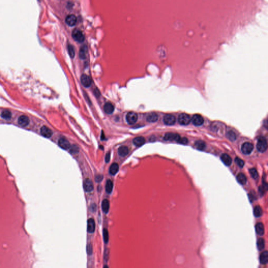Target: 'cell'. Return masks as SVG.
<instances>
[{
	"label": "cell",
	"instance_id": "6da1fadb",
	"mask_svg": "<svg viewBox=\"0 0 268 268\" xmlns=\"http://www.w3.org/2000/svg\"><path fill=\"white\" fill-rule=\"evenodd\" d=\"M257 148L260 152H264L267 149V141L264 137H260L258 140L257 143Z\"/></svg>",
	"mask_w": 268,
	"mask_h": 268
},
{
	"label": "cell",
	"instance_id": "7a4b0ae2",
	"mask_svg": "<svg viewBox=\"0 0 268 268\" xmlns=\"http://www.w3.org/2000/svg\"><path fill=\"white\" fill-rule=\"evenodd\" d=\"M191 121L190 116L186 113H182L178 117V122L182 125H187Z\"/></svg>",
	"mask_w": 268,
	"mask_h": 268
},
{
	"label": "cell",
	"instance_id": "3957f363",
	"mask_svg": "<svg viewBox=\"0 0 268 268\" xmlns=\"http://www.w3.org/2000/svg\"><path fill=\"white\" fill-rule=\"evenodd\" d=\"M72 36L75 41L79 42H82L85 39L84 34L82 32V31L78 29H75L73 31L72 33Z\"/></svg>",
	"mask_w": 268,
	"mask_h": 268
},
{
	"label": "cell",
	"instance_id": "277c9868",
	"mask_svg": "<svg viewBox=\"0 0 268 268\" xmlns=\"http://www.w3.org/2000/svg\"><path fill=\"white\" fill-rule=\"evenodd\" d=\"M253 149V145L249 142H246L241 146V151L245 155H249Z\"/></svg>",
	"mask_w": 268,
	"mask_h": 268
},
{
	"label": "cell",
	"instance_id": "5b68a950",
	"mask_svg": "<svg viewBox=\"0 0 268 268\" xmlns=\"http://www.w3.org/2000/svg\"><path fill=\"white\" fill-rule=\"evenodd\" d=\"M138 115L137 113L134 112H130L128 113L126 116V119L127 123L130 125L134 124L137 121Z\"/></svg>",
	"mask_w": 268,
	"mask_h": 268
},
{
	"label": "cell",
	"instance_id": "8992f818",
	"mask_svg": "<svg viewBox=\"0 0 268 268\" xmlns=\"http://www.w3.org/2000/svg\"><path fill=\"white\" fill-rule=\"evenodd\" d=\"M164 122L167 125H173L175 124L176 119L174 115L172 114H166L164 117Z\"/></svg>",
	"mask_w": 268,
	"mask_h": 268
},
{
	"label": "cell",
	"instance_id": "52a82bcc",
	"mask_svg": "<svg viewBox=\"0 0 268 268\" xmlns=\"http://www.w3.org/2000/svg\"><path fill=\"white\" fill-rule=\"evenodd\" d=\"M81 82L84 87L88 88L91 86L92 80L89 75L83 74L81 76Z\"/></svg>",
	"mask_w": 268,
	"mask_h": 268
},
{
	"label": "cell",
	"instance_id": "ba28073f",
	"mask_svg": "<svg viewBox=\"0 0 268 268\" xmlns=\"http://www.w3.org/2000/svg\"><path fill=\"white\" fill-rule=\"evenodd\" d=\"M191 121L192 123L195 126H201L204 123V118L203 117L199 114H195L192 117Z\"/></svg>",
	"mask_w": 268,
	"mask_h": 268
},
{
	"label": "cell",
	"instance_id": "9c48e42d",
	"mask_svg": "<svg viewBox=\"0 0 268 268\" xmlns=\"http://www.w3.org/2000/svg\"><path fill=\"white\" fill-rule=\"evenodd\" d=\"M181 136L179 134L176 133H167V134H165V137L164 138V140H169V141H178L180 139Z\"/></svg>",
	"mask_w": 268,
	"mask_h": 268
},
{
	"label": "cell",
	"instance_id": "30bf717a",
	"mask_svg": "<svg viewBox=\"0 0 268 268\" xmlns=\"http://www.w3.org/2000/svg\"><path fill=\"white\" fill-rule=\"evenodd\" d=\"M83 188L85 192H91L93 190V184L89 179H87L83 182Z\"/></svg>",
	"mask_w": 268,
	"mask_h": 268
},
{
	"label": "cell",
	"instance_id": "8fae6325",
	"mask_svg": "<svg viewBox=\"0 0 268 268\" xmlns=\"http://www.w3.org/2000/svg\"><path fill=\"white\" fill-rule=\"evenodd\" d=\"M58 145L60 147L64 150H67L70 147L69 141L65 138H61L58 140Z\"/></svg>",
	"mask_w": 268,
	"mask_h": 268
},
{
	"label": "cell",
	"instance_id": "7c38bea8",
	"mask_svg": "<svg viewBox=\"0 0 268 268\" xmlns=\"http://www.w3.org/2000/svg\"><path fill=\"white\" fill-rule=\"evenodd\" d=\"M18 123L20 125L23 127L27 126L30 123L29 118L25 115L21 116L18 119Z\"/></svg>",
	"mask_w": 268,
	"mask_h": 268
},
{
	"label": "cell",
	"instance_id": "4fadbf2b",
	"mask_svg": "<svg viewBox=\"0 0 268 268\" xmlns=\"http://www.w3.org/2000/svg\"><path fill=\"white\" fill-rule=\"evenodd\" d=\"M40 133L46 138H50L52 135V131L48 127L44 126L40 129Z\"/></svg>",
	"mask_w": 268,
	"mask_h": 268
},
{
	"label": "cell",
	"instance_id": "5bb4252c",
	"mask_svg": "<svg viewBox=\"0 0 268 268\" xmlns=\"http://www.w3.org/2000/svg\"><path fill=\"white\" fill-rule=\"evenodd\" d=\"M66 22L70 26H74L76 23V17L74 15H68L66 18Z\"/></svg>",
	"mask_w": 268,
	"mask_h": 268
},
{
	"label": "cell",
	"instance_id": "9a60e30c",
	"mask_svg": "<svg viewBox=\"0 0 268 268\" xmlns=\"http://www.w3.org/2000/svg\"><path fill=\"white\" fill-rule=\"evenodd\" d=\"M95 229V223L93 218L89 219L88 221L87 230L90 233H93Z\"/></svg>",
	"mask_w": 268,
	"mask_h": 268
},
{
	"label": "cell",
	"instance_id": "2e32d148",
	"mask_svg": "<svg viewBox=\"0 0 268 268\" xmlns=\"http://www.w3.org/2000/svg\"><path fill=\"white\" fill-rule=\"evenodd\" d=\"M221 158L223 163L227 166H229L232 164V159L228 155L226 154H223L221 156Z\"/></svg>",
	"mask_w": 268,
	"mask_h": 268
},
{
	"label": "cell",
	"instance_id": "e0dca14e",
	"mask_svg": "<svg viewBox=\"0 0 268 268\" xmlns=\"http://www.w3.org/2000/svg\"><path fill=\"white\" fill-rule=\"evenodd\" d=\"M103 108L104 112L108 114H111L113 113L114 111V106L110 102H107L105 103V105H104Z\"/></svg>",
	"mask_w": 268,
	"mask_h": 268
},
{
	"label": "cell",
	"instance_id": "ac0fdd59",
	"mask_svg": "<svg viewBox=\"0 0 268 268\" xmlns=\"http://www.w3.org/2000/svg\"><path fill=\"white\" fill-rule=\"evenodd\" d=\"M133 143L137 147H140L142 146L145 142V139L143 137L138 136L135 138L133 139Z\"/></svg>",
	"mask_w": 268,
	"mask_h": 268
},
{
	"label": "cell",
	"instance_id": "d6986e66",
	"mask_svg": "<svg viewBox=\"0 0 268 268\" xmlns=\"http://www.w3.org/2000/svg\"><path fill=\"white\" fill-rule=\"evenodd\" d=\"M256 231L257 234L260 236H262L265 234V227L262 223H258L256 225Z\"/></svg>",
	"mask_w": 268,
	"mask_h": 268
},
{
	"label": "cell",
	"instance_id": "ffe728a7",
	"mask_svg": "<svg viewBox=\"0 0 268 268\" xmlns=\"http://www.w3.org/2000/svg\"><path fill=\"white\" fill-rule=\"evenodd\" d=\"M118 153L121 157H125L129 153V149L125 146H121L118 149Z\"/></svg>",
	"mask_w": 268,
	"mask_h": 268
},
{
	"label": "cell",
	"instance_id": "44dd1931",
	"mask_svg": "<svg viewBox=\"0 0 268 268\" xmlns=\"http://www.w3.org/2000/svg\"><path fill=\"white\" fill-rule=\"evenodd\" d=\"M260 262L262 265H266L268 263V253L267 251L262 252L260 256Z\"/></svg>",
	"mask_w": 268,
	"mask_h": 268
},
{
	"label": "cell",
	"instance_id": "7402d4cb",
	"mask_svg": "<svg viewBox=\"0 0 268 268\" xmlns=\"http://www.w3.org/2000/svg\"><path fill=\"white\" fill-rule=\"evenodd\" d=\"M158 119V115L155 113H151L148 115L146 119L147 121L149 123H154L157 121Z\"/></svg>",
	"mask_w": 268,
	"mask_h": 268
},
{
	"label": "cell",
	"instance_id": "603a6c76",
	"mask_svg": "<svg viewBox=\"0 0 268 268\" xmlns=\"http://www.w3.org/2000/svg\"><path fill=\"white\" fill-rule=\"evenodd\" d=\"M236 179H237V180L238 181V182L242 185L246 184V183L247 182V178H246V175L243 173H239L237 175Z\"/></svg>",
	"mask_w": 268,
	"mask_h": 268
},
{
	"label": "cell",
	"instance_id": "cb8c5ba5",
	"mask_svg": "<svg viewBox=\"0 0 268 268\" xmlns=\"http://www.w3.org/2000/svg\"><path fill=\"white\" fill-rule=\"evenodd\" d=\"M119 170V166L117 163H113L111 165L109 169V172L112 175H115Z\"/></svg>",
	"mask_w": 268,
	"mask_h": 268
},
{
	"label": "cell",
	"instance_id": "d4e9b609",
	"mask_svg": "<svg viewBox=\"0 0 268 268\" xmlns=\"http://www.w3.org/2000/svg\"><path fill=\"white\" fill-rule=\"evenodd\" d=\"M102 209L105 213H107L109 209V202L107 199H104L102 203Z\"/></svg>",
	"mask_w": 268,
	"mask_h": 268
},
{
	"label": "cell",
	"instance_id": "484cf974",
	"mask_svg": "<svg viewBox=\"0 0 268 268\" xmlns=\"http://www.w3.org/2000/svg\"><path fill=\"white\" fill-rule=\"evenodd\" d=\"M113 183L112 181L110 180H108L106 181V185H105L106 192L109 194L111 193L112 192V190H113Z\"/></svg>",
	"mask_w": 268,
	"mask_h": 268
},
{
	"label": "cell",
	"instance_id": "4316f807",
	"mask_svg": "<svg viewBox=\"0 0 268 268\" xmlns=\"http://www.w3.org/2000/svg\"><path fill=\"white\" fill-rule=\"evenodd\" d=\"M87 52H88V48H87V46H82L81 48V49L80 50V52H79L80 58L82 59H85L86 57Z\"/></svg>",
	"mask_w": 268,
	"mask_h": 268
},
{
	"label": "cell",
	"instance_id": "83f0119b",
	"mask_svg": "<svg viewBox=\"0 0 268 268\" xmlns=\"http://www.w3.org/2000/svg\"><path fill=\"white\" fill-rule=\"evenodd\" d=\"M253 214L256 217H260L263 214L262 209L260 206H255L253 209Z\"/></svg>",
	"mask_w": 268,
	"mask_h": 268
},
{
	"label": "cell",
	"instance_id": "f1b7e54d",
	"mask_svg": "<svg viewBox=\"0 0 268 268\" xmlns=\"http://www.w3.org/2000/svg\"><path fill=\"white\" fill-rule=\"evenodd\" d=\"M194 146L198 149L200 150H204L206 147V144L205 142L202 140L197 141L194 144Z\"/></svg>",
	"mask_w": 268,
	"mask_h": 268
},
{
	"label": "cell",
	"instance_id": "f546056e",
	"mask_svg": "<svg viewBox=\"0 0 268 268\" xmlns=\"http://www.w3.org/2000/svg\"><path fill=\"white\" fill-rule=\"evenodd\" d=\"M1 116L3 118L6 119V120H8L11 118L12 114H11V112H9V111H7V110L4 111L1 113Z\"/></svg>",
	"mask_w": 268,
	"mask_h": 268
},
{
	"label": "cell",
	"instance_id": "4dcf8cb0",
	"mask_svg": "<svg viewBox=\"0 0 268 268\" xmlns=\"http://www.w3.org/2000/svg\"><path fill=\"white\" fill-rule=\"evenodd\" d=\"M265 240L262 238H259L258 239L257 241V247L259 250H262L265 248Z\"/></svg>",
	"mask_w": 268,
	"mask_h": 268
},
{
	"label": "cell",
	"instance_id": "1f68e13d",
	"mask_svg": "<svg viewBox=\"0 0 268 268\" xmlns=\"http://www.w3.org/2000/svg\"><path fill=\"white\" fill-rule=\"evenodd\" d=\"M68 52H69V54L70 57L71 58H74V57L75 56V51H74V47L72 45H70V44L68 45Z\"/></svg>",
	"mask_w": 268,
	"mask_h": 268
},
{
	"label": "cell",
	"instance_id": "d6a6232c",
	"mask_svg": "<svg viewBox=\"0 0 268 268\" xmlns=\"http://www.w3.org/2000/svg\"><path fill=\"white\" fill-rule=\"evenodd\" d=\"M249 173L252 178L254 179H257L258 177V173L255 168H251L249 169Z\"/></svg>",
	"mask_w": 268,
	"mask_h": 268
},
{
	"label": "cell",
	"instance_id": "836d02e7",
	"mask_svg": "<svg viewBox=\"0 0 268 268\" xmlns=\"http://www.w3.org/2000/svg\"><path fill=\"white\" fill-rule=\"evenodd\" d=\"M103 240L105 243H107L109 240V235H108V232L106 228H104L103 231Z\"/></svg>",
	"mask_w": 268,
	"mask_h": 268
},
{
	"label": "cell",
	"instance_id": "e575fe53",
	"mask_svg": "<svg viewBox=\"0 0 268 268\" xmlns=\"http://www.w3.org/2000/svg\"><path fill=\"white\" fill-rule=\"evenodd\" d=\"M226 136L231 141H234L236 139V135L233 131H229L226 134Z\"/></svg>",
	"mask_w": 268,
	"mask_h": 268
},
{
	"label": "cell",
	"instance_id": "d590c367",
	"mask_svg": "<svg viewBox=\"0 0 268 268\" xmlns=\"http://www.w3.org/2000/svg\"><path fill=\"white\" fill-rule=\"evenodd\" d=\"M235 162L237 164V165L240 167H243L244 165H245V162L244 161L241 159L240 158H238V157H236L235 158Z\"/></svg>",
	"mask_w": 268,
	"mask_h": 268
},
{
	"label": "cell",
	"instance_id": "8d00e7d4",
	"mask_svg": "<svg viewBox=\"0 0 268 268\" xmlns=\"http://www.w3.org/2000/svg\"><path fill=\"white\" fill-rule=\"evenodd\" d=\"M70 151L72 154H77L79 152V149L76 145H72L70 147Z\"/></svg>",
	"mask_w": 268,
	"mask_h": 268
},
{
	"label": "cell",
	"instance_id": "74e56055",
	"mask_svg": "<svg viewBox=\"0 0 268 268\" xmlns=\"http://www.w3.org/2000/svg\"><path fill=\"white\" fill-rule=\"evenodd\" d=\"M87 252L89 255H91L93 253V246L91 243H88L87 246Z\"/></svg>",
	"mask_w": 268,
	"mask_h": 268
},
{
	"label": "cell",
	"instance_id": "f35d334b",
	"mask_svg": "<svg viewBox=\"0 0 268 268\" xmlns=\"http://www.w3.org/2000/svg\"><path fill=\"white\" fill-rule=\"evenodd\" d=\"M109 250L108 248H106L104 250V259L105 261H107L109 258Z\"/></svg>",
	"mask_w": 268,
	"mask_h": 268
},
{
	"label": "cell",
	"instance_id": "ab89813d",
	"mask_svg": "<svg viewBox=\"0 0 268 268\" xmlns=\"http://www.w3.org/2000/svg\"><path fill=\"white\" fill-rule=\"evenodd\" d=\"M178 142L180 143H181V144H184V145H185V144H187L188 142V139L186 138V137H180V139H179V140L178 141Z\"/></svg>",
	"mask_w": 268,
	"mask_h": 268
},
{
	"label": "cell",
	"instance_id": "60d3db41",
	"mask_svg": "<svg viewBox=\"0 0 268 268\" xmlns=\"http://www.w3.org/2000/svg\"><path fill=\"white\" fill-rule=\"evenodd\" d=\"M103 179V176L102 175H98L95 177V181L97 182H100Z\"/></svg>",
	"mask_w": 268,
	"mask_h": 268
},
{
	"label": "cell",
	"instance_id": "b9f144b4",
	"mask_svg": "<svg viewBox=\"0 0 268 268\" xmlns=\"http://www.w3.org/2000/svg\"><path fill=\"white\" fill-rule=\"evenodd\" d=\"M110 157H111V154H110V152H108L106 155V156H105V162L107 163V162H108L110 160Z\"/></svg>",
	"mask_w": 268,
	"mask_h": 268
},
{
	"label": "cell",
	"instance_id": "7bdbcfd3",
	"mask_svg": "<svg viewBox=\"0 0 268 268\" xmlns=\"http://www.w3.org/2000/svg\"><path fill=\"white\" fill-rule=\"evenodd\" d=\"M108 268V266H106H106H105L104 267V268Z\"/></svg>",
	"mask_w": 268,
	"mask_h": 268
}]
</instances>
